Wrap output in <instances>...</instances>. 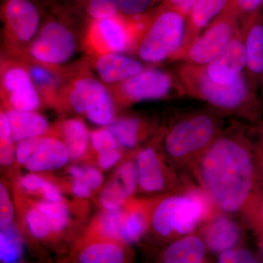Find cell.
I'll return each instance as SVG.
<instances>
[{
    "instance_id": "cell-2",
    "label": "cell",
    "mask_w": 263,
    "mask_h": 263,
    "mask_svg": "<svg viewBox=\"0 0 263 263\" xmlns=\"http://www.w3.org/2000/svg\"><path fill=\"white\" fill-rule=\"evenodd\" d=\"M175 74L185 95L206 102L219 113L249 120L258 119L261 105L246 72L234 82L221 84L208 76L203 65L179 62Z\"/></svg>"
},
{
    "instance_id": "cell-15",
    "label": "cell",
    "mask_w": 263,
    "mask_h": 263,
    "mask_svg": "<svg viewBox=\"0 0 263 263\" xmlns=\"http://www.w3.org/2000/svg\"><path fill=\"white\" fill-rule=\"evenodd\" d=\"M93 67L104 84L116 85L141 72L143 64L121 53H106L94 57Z\"/></svg>"
},
{
    "instance_id": "cell-9",
    "label": "cell",
    "mask_w": 263,
    "mask_h": 263,
    "mask_svg": "<svg viewBox=\"0 0 263 263\" xmlns=\"http://www.w3.org/2000/svg\"><path fill=\"white\" fill-rule=\"evenodd\" d=\"M0 14L7 54H21L28 47L42 24L43 1L2 0Z\"/></svg>"
},
{
    "instance_id": "cell-14",
    "label": "cell",
    "mask_w": 263,
    "mask_h": 263,
    "mask_svg": "<svg viewBox=\"0 0 263 263\" xmlns=\"http://www.w3.org/2000/svg\"><path fill=\"white\" fill-rule=\"evenodd\" d=\"M247 56L246 73L257 89L263 76V8L240 25Z\"/></svg>"
},
{
    "instance_id": "cell-42",
    "label": "cell",
    "mask_w": 263,
    "mask_h": 263,
    "mask_svg": "<svg viewBox=\"0 0 263 263\" xmlns=\"http://www.w3.org/2000/svg\"><path fill=\"white\" fill-rule=\"evenodd\" d=\"M254 143L263 182V122L259 123L256 129V140Z\"/></svg>"
},
{
    "instance_id": "cell-33",
    "label": "cell",
    "mask_w": 263,
    "mask_h": 263,
    "mask_svg": "<svg viewBox=\"0 0 263 263\" xmlns=\"http://www.w3.org/2000/svg\"><path fill=\"white\" fill-rule=\"evenodd\" d=\"M69 173L75 179L87 185L91 190H96L101 185L103 176L100 171L91 167H71Z\"/></svg>"
},
{
    "instance_id": "cell-40",
    "label": "cell",
    "mask_w": 263,
    "mask_h": 263,
    "mask_svg": "<svg viewBox=\"0 0 263 263\" xmlns=\"http://www.w3.org/2000/svg\"><path fill=\"white\" fill-rule=\"evenodd\" d=\"M39 138H28L19 142L15 150L17 160L19 163L24 164L32 155L33 152L35 149Z\"/></svg>"
},
{
    "instance_id": "cell-38",
    "label": "cell",
    "mask_w": 263,
    "mask_h": 263,
    "mask_svg": "<svg viewBox=\"0 0 263 263\" xmlns=\"http://www.w3.org/2000/svg\"><path fill=\"white\" fill-rule=\"evenodd\" d=\"M240 24L263 8V0H233Z\"/></svg>"
},
{
    "instance_id": "cell-44",
    "label": "cell",
    "mask_w": 263,
    "mask_h": 263,
    "mask_svg": "<svg viewBox=\"0 0 263 263\" xmlns=\"http://www.w3.org/2000/svg\"><path fill=\"white\" fill-rule=\"evenodd\" d=\"M42 190L43 194L48 200L53 202H61L62 195H60L58 189L53 183L45 181Z\"/></svg>"
},
{
    "instance_id": "cell-10",
    "label": "cell",
    "mask_w": 263,
    "mask_h": 263,
    "mask_svg": "<svg viewBox=\"0 0 263 263\" xmlns=\"http://www.w3.org/2000/svg\"><path fill=\"white\" fill-rule=\"evenodd\" d=\"M72 72L66 79L65 89L72 109L99 125L113 122V102L103 81L85 71L76 75Z\"/></svg>"
},
{
    "instance_id": "cell-41",
    "label": "cell",
    "mask_w": 263,
    "mask_h": 263,
    "mask_svg": "<svg viewBox=\"0 0 263 263\" xmlns=\"http://www.w3.org/2000/svg\"><path fill=\"white\" fill-rule=\"evenodd\" d=\"M120 157V153L117 148L100 152L98 157L99 165L103 169L110 168L117 163Z\"/></svg>"
},
{
    "instance_id": "cell-46",
    "label": "cell",
    "mask_w": 263,
    "mask_h": 263,
    "mask_svg": "<svg viewBox=\"0 0 263 263\" xmlns=\"http://www.w3.org/2000/svg\"><path fill=\"white\" fill-rule=\"evenodd\" d=\"M260 85H261V86H262V98H263V76L262 78V80H261Z\"/></svg>"
},
{
    "instance_id": "cell-6",
    "label": "cell",
    "mask_w": 263,
    "mask_h": 263,
    "mask_svg": "<svg viewBox=\"0 0 263 263\" xmlns=\"http://www.w3.org/2000/svg\"><path fill=\"white\" fill-rule=\"evenodd\" d=\"M207 195L199 192H190L164 199L156 208L152 216V226L163 237L172 234L188 235L210 213Z\"/></svg>"
},
{
    "instance_id": "cell-20",
    "label": "cell",
    "mask_w": 263,
    "mask_h": 263,
    "mask_svg": "<svg viewBox=\"0 0 263 263\" xmlns=\"http://www.w3.org/2000/svg\"><path fill=\"white\" fill-rule=\"evenodd\" d=\"M206 245L197 235H187L168 246L162 254L167 263H200L205 259Z\"/></svg>"
},
{
    "instance_id": "cell-19",
    "label": "cell",
    "mask_w": 263,
    "mask_h": 263,
    "mask_svg": "<svg viewBox=\"0 0 263 263\" xmlns=\"http://www.w3.org/2000/svg\"><path fill=\"white\" fill-rule=\"evenodd\" d=\"M9 122L10 135L13 141L36 138L48 128L46 118L35 112L11 109L5 113Z\"/></svg>"
},
{
    "instance_id": "cell-18",
    "label": "cell",
    "mask_w": 263,
    "mask_h": 263,
    "mask_svg": "<svg viewBox=\"0 0 263 263\" xmlns=\"http://www.w3.org/2000/svg\"><path fill=\"white\" fill-rule=\"evenodd\" d=\"M203 238L207 249L221 253L238 245L241 238V230L230 218L219 216L206 227Z\"/></svg>"
},
{
    "instance_id": "cell-12",
    "label": "cell",
    "mask_w": 263,
    "mask_h": 263,
    "mask_svg": "<svg viewBox=\"0 0 263 263\" xmlns=\"http://www.w3.org/2000/svg\"><path fill=\"white\" fill-rule=\"evenodd\" d=\"M0 77L2 93L12 108L32 111L39 107V90L23 62L15 57H3Z\"/></svg>"
},
{
    "instance_id": "cell-27",
    "label": "cell",
    "mask_w": 263,
    "mask_h": 263,
    "mask_svg": "<svg viewBox=\"0 0 263 263\" xmlns=\"http://www.w3.org/2000/svg\"><path fill=\"white\" fill-rule=\"evenodd\" d=\"M37 208L47 219L51 231H61L68 222V212L61 202L51 200L37 204Z\"/></svg>"
},
{
    "instance_id": "cell-17",
    "label": "cell",
    "mask_w": 263,
    "mask_h": 263,
    "mask_svg": "<svg viewBox=\"0 0 263 263\" xmlns=\"http://www.w3.org/2000/svg\"><path fill=\"white\" fill-rule=\"evenodd\" d=\"M230 0H197L186 18L181 50L186 48L226 8Z\"/></svg>"
},
{
    "instance_id": "cell-36",
    "label": "cell",
    "mask_w": 263,
    "mask_h": 263,
    "mask_svg": "<svg viewBox=\"0 0 263 263\" xmlns=\"http://www.w3.org/2000/svg\"><path fill=\"white\" fill-rule=\"evenodd\" d=\"M91 141L95 149L99 153L114 149L118 146L117 140L106 128L93 132L91 135Z\"/></svg>"
},
{
    "instance_id": "cell-29",
    "label": "cell",
    "mask_w": 263,
    "mask_h": 263,
    "mask_svg": "<svg viewBox=\"0 0 263 263\" xmlns=\"http://www.w3.org/2000/svg\"><path fill=\"white\" fill-rule=\"evenodd\" d=\"M127 197H129L122 181L117 176L104 188L100 196L102 205L107 210H114L120 208Z\"/></svg>"
},
{
    "instance_id": "cell-24",
    "label": "cell",
    "mask_w": 263,
    "mask_h": 263,
    "mask_svg": "<svg viewBox=\"0 0 263 263\" xmlns=\"http://www.w3.org/2000/svg\"><path fill=\"white\" fill-rule=\"evenodd\" d=\"M142 127L143 122L141 119L127 117L113 121L106 125V129L122 146L133 148L139 141Z\"/></svg>"
},
{
    "instance_id": "cell-16",
    "label": "cell",
    "mask_w": 263,
    "mask_h": 263,
    "mask_svg": "<svg viewBox=\"0 0 263 263\" xmlns=\"http://www.w3.org/2000/svg\"><path fill=\"white\" fill-rule=\"evenodd\" d=\"M70 159L65 143L53 138H39L32 155L24 163L32 172L51 171L63 167Z\"/></svg>"
},
{
    "instance_id": "cell-30",
    "label": "cell",
    "mask_w": 263,
    "mask_h": 263,
    "mask_svg": "<svg viewBox=\"0 0 263 263\" xmlns=\"http://www.w3.org/2000/svg\"><path fill=\"white\" fill-rule=\"evenodd\" d=\"M9 122L6 114H0V163L7 166L14 160V148L12 143Z\"/></svg>"
},
{
    "instance_id": "cell-25",
    "label": "cell",
    "mask_w": 263,
    "mask_h": 263,
    "mask_svg": "<svg viewBox=\"0 0 263 263\" xmlns=\"http://www.w3.org/2000/svg\"><path fill=\"white\" fill-rule=\"evenodd\" d=\"M123 260L122 249L110 243L90 245L82 251L79 257V262L82 263H119Z\"/></svg>"
},
{
    "instance_id": "cell-8",
    "label": "cell",
    "mask_w": 263,
    "mask_h": 263,
    "mask_svg": "<svg viewBox=\"0 0 263 263\" xmlns=\"http://www.w3.org/2000/svg\"><path fill=\"white\" fill-rule=\"evenodd\" d=\"M146 22L122 14L88 22L84 33V47L93 57L106 53L133 51Z\"/></svg>"
},
{
    "instance_id": "cell-43",
    "label": "cell",
    "mask_w": 263,
    "mask_h": 263,
    "mask_svg": "<svg viewBox=\"0 0 263 263\" xmlns=\"http://www.w3.org/2000/svg\"><path fill=\"white\" fill-rule=\"evenodd\" d=\"M45 181H46L40 176L34 174H29L22 178L21 183L25 190L33 192L42 189Z\"/></svg>"
},
{
    "instance_id": "cell-32",
    "label": "cell",
    "mask_w": 263,
    "mask_h": 263,
    "mask_svg": "<svg viewBox=\"0 0 263 263\" xmlns=\"http://www.w3.org/2000/svg\"><path fill=\"white\" fill-rule=\"evenodd\" d=\"M124 213L120 209L108 210L101 221V231L105 236L111 238H120Z\"/></svg>"
},
{
    "instance_id": "cell-1",
    "label": "cell",
    "mask_w": 263,
    "mask_h": 263,
    "mask_svg": "<svg viewBox=\"0 0 263 263\" xmlns=\"http://www.w3.org/2000/svg\"><path fill=\"white\" fill-rule=\"evenodd\" d=\"M203 193L223 213L251 226L263 219V182L254 142L245 128L233 124L195 162Z\"/></svg>"
},
{
    "instance_id": "cell-11",
    "label": "cell",
    "mask_w": 263,
    "mask_h": 263,
    "mask_svg": "<svg viewBox=\"0 0 263 263\" xmlns=\"http://www.w3.org/2000/svg\"><path fill=\"white\" fill-rule=\"evenodd\" d=\"M114 86L118 98L125 103L161 100L171 95H185L176 74L157 68L143 69Z\"/></svg>"
},
{
    "instance_id": "cell-31",
    "label": "cell",
    "mask_w": 263,
    "mask_h": 263,
    "mask_svg": "<svg viewBox=\"0 0 263 263\" xmlns=\"http://www.w3.org/2000/svg\"><path fill=\"white\" fill-rule=\"evenodd\" d=\"M119 13L128 18H143L148 14L156 0H115Z\"/></svg>"
},
{
    "instance_id": "cell-3",
    "label": "cell",
    "mask_w": 263,
    "mask_h": 263,
    "mask_svg": "<svg viewBox=\"0 0 263 263\" xmlns=\"http://www.w3.org/2000/svg\"><path fill=\"white\" fill-rule=\"evenodd\" d=\"M45 19L35 37L19 57L53 69L70 61L79 47V37L72 24L81 18L56 0H43Z\"/></svg>"
},
{
    "instance_id": "cell-45",
    "label": "cell",
    "mask_w": 263,
    "mask_h": 263,
    "mask_svg": "<svg viewBox=\"0 0 263 263\" xmlns=\"http://www.w3.org/2000/svg\"><path fill=\"white\" fill-rule=\"evenodd\" d=\"M91 190L84 183L81 182V181H75L73 186V193L74 195L79 197H87L89 196L91 193Z\"/></svg>"
},
{
    "instance_id": "cell-13",
    "label": "cell",
    "mask_w": 263,
    "mask_h": 263,
    "mask_svg": "<svg viewBox=\"0 0 263 263\" xmlns=\"http://www.w3.org/2000/svg\"><path fill=\"white\" fill-rule=\"evenodd\" d=\"M247 66V51L240 27L228 46L203 67L211 80L217 84H229L246 72Z\"/></svg>"
},
{
    "instance_id": "cell-4",
    "label": "cell",
    "mask_w": 263,
    "mask_h": 263,
    "mask_svg": "<svg viewBox=\"0 0 263 263\" xmlns=\"http://www.w3.org/2000/svg\"><path fill=\"white\" fill-rule=\"evenodd\" d=\"M221 113L215 109L183 114L171 126L164 139L167 155L179 167L196 161L222 132Z\"/></svg>"
},
{
    "instance_id": "cell-7",
    "label": "cell",
    "mask_w": 263,
    "mask_h": 263,
    "mask_svg": "<svg viewBox=\"0 0 263 263\" xmlns=\"http://www.w3.org/2000/svg\"><path fill=\"white\" fill-rule=\"evenodd\" d=\"M240 27L234 1L230 0L224 9L171 61L207 65L228 46Z\"/></svg>"
},
{
    "instance_id": "cell-21",
    "label": "cell",
    "mask_w": 263,
    "mask_h": 263,
    "mask_svg": "<svg viewBox=\"0 0 263 263\" xmlns=\"http://www.w3.org/2000/svg\"><path fill=\"white\" fill-rule=\"evenodd\" d=\"M138 179L142 190L146 192H159L165 185L163 167L157 153L152 148H145L137 159Z\"/></svg>"
},
{
    "instance_id": "cell-26",
    "label": "cell",
    "mask_w": 263,
    "mask_h": 263,
    "mask_svg": "<svg viewBox=\"0 0 263 263\" xmlns=\"http://www.w3.org/2000/svg\"><path fill=\"white\" fill-rule=\"evenodd\" d=\"M146 226V218L141 212H132L129 214H124L120 239L128 243L138 241L144 233Z\"/></svg>"
},
{
    "instance_id": "cell-5",
    "label": "cell",
    "mask_w": 263,
    "mask_h": 263,
    "mask_svg": "<svg viewBox=\"0 0 263 263\" xmlns=\"http://www.w3.org/2000/svg\"><path fill=\"white\" fill-rule=\"evenodd\" d=\"M186 25V17L160 5L146 15L133 51L146 63L171 61L182 46Z\"/></svg>"
},
{
    "instance_id": "cell-35",
    "label": "cell",
    "mask_w": 263,
    "mask_h": 263,
    "mask_svg": "<svg viewBox=\"0 0 263 263\" xmlns=\"http://www.w3.org/2000/svg\"><path fill=\"white\" fill-rule=\"evenodd\" d=\"M27 221L31 233L36 238H44L51 231L47 219L37 208L29 211L27 214Z\"/></svg>"
},
{
    "instance_id": "cell-22",
    "label": "cell",
    "mask_w": 263,
    "mask_h": 263,
    "mask_svg": "<svg viewBox=\"0 0 263 263\" xmlns=\"http://www.w3.org/2000/svg\"><path fill=\"white\" fill-rule=\"evenodd\" d=\"M81 18L87 21L119 14L115 0H56Z\"/></svg>"
},
{
    "instance_id": "cell-39",
    "label": "cell",
    "mask_w": 263,
    "mask_h": 263,
    "mask_svg": "<svg viewBox=\"0 0 263 263\" xmlns=\"http://www.w3.org/2000/svg\"><path fill=\"white\" fill-rule=\"evenodd\" d=\"M14 211L6 189L0 184V226H8L13 219Z\"/></svg>"
},
{
    "instance_id": "cell-28",
    "label": "cell",
    "mask_w": 263,
    "mask_h": 263,
    "mask_svg": "<svg viewBox=\"0 0 263 263\" xmlns=\"http://www.w3.org/2000/svg\"><path fill=\"white\" fill-rule=\"evenodd\" d=\"M0 234V259L2 262H13L19 258L21 243L18 235L13 228L1 227Z\"/></svg>"
},
{
    "instance_id": "cell-37",
    "label": "cell",
    "mask_w": 263,
    "mask_h": 263,
    "mask_svg": "<svg viewBox=\"0 0 263 263\" xmlns=\"http://www.w3.org/2000/svg\"><path fill=\"white\" fill-rule=\"evenodd\" d=\"M218 262L221 263L258 262V259L249 251L232 248L221 252L218 258Z\"/></svg>"
},
{
    "instance_id": "cell-23",
    "label": "cell",
    "mask_w": 263,
    "mask_h": 263,
    "mask_svg": "<svg viewBox=\"0 0 263 263\" xmlns=\"http://www.w3.org/2000/svg\"><path fill=\"white\" fill-rule=\"evenodd\" d=\"M65 145L71 159H79L84 155L87 147L89 131L81 119L66 120L62 124Z\"/></svg>"
},
{
    "instance_id": "cell-34",
    "label": "cell",
    "mask_w": 263,
    "mask_h": 263,
    "mask_svg": "<svg viewBox=\"0 0 263 263\" xmlns=\"http://www.w3.org/2000/svg\"><path fill=\"white\" fill-rule=\"evenodd\" d=\"M116 176L125 186L126 191L129 196L134 193L137 185L139 182L137 164L132 161L125 162L118 170Z\"/></svg>"
}]
</instances>
